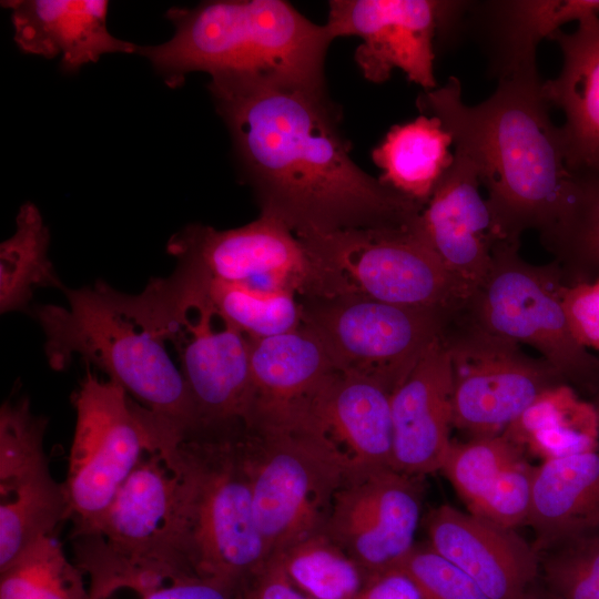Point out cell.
<instances>
[{"mask_svg": "<svg viewBox=\"0 0 599 599\" xmlns=\"http://www.w3.org/2000/svg\"><path fill=\"white\" fill-rule=\"evenodd\" d=\"M207 87L260 214L305 242L417 223L423 205L353 161L327 91L243 73L212 75Z\"/></svg>", "mask_w": 599, "mask_h": 599, "instance_id": "cell-1", "label": "cell"}, {"mask_svg": "<svg viewBox=\"0 0 599 599\" xmlns=\"http://www.w3.org/2000/svg\"><path fill=\"white\" fill-rule=\"evenodd\" d=\"M542 84L537 67L526 68L499 79L484 102L467 105L450 77L416 101L474 160L500 241L517 245L526 231L541 233L561 217L575 185Z\"/></svg>", "mask_w": 599, "mask_h": 599, "instance_id": "cell-2", "label": "cell"}, {"mask_svg": "<svg viewBox=\"0 0 599 599\" xmlns=\"http://www.w3.org/2000/svg\"><path fill=\"white\" fill-rule=\"evenodd\" d=\"M175 33L158 45L138 47L170 88L185 75L244 73L314 91H327L325 59L334 41L284 0H215L170 8Z\"/></svg>", "mask_w": 599, "mask_h": 599, "instance_id": "cell-3", "label": "cell"}, {"mask_svg": "<svg viewBox=\"0 0 599 599\" xmlns=\"http://www.w3.org/2000/svg\"><path fill=\"white\" fill-rule=\"evenodd\" d=\"M63 292L68 306L31 309L44 334L49 365L64 369L74 355L93 364L151 414L163 439L196 428L193 400L165 342L124 309L118 291L97 282Z\"/></svg>", "mask_w": 599, "mask_h": 599, "instance_id": "cell-4", "label": "cell"}, {"mask_svg": "<svg viewBox=\"0 0 599 599\" xmlns=\"http://www.w3.org/2000/svg\"><path fill=\"white\" fill-rule=\"evenodd\" d=\"M241 424L199 426L156 453L175 478L181 544L192 571L235 587L270 558L242 459Z\"/></svg>", "mask_w": 599, "mask_h": 599, "instance_id": "cell-5", "label": "cell"}, {"mask_svg": "<svg viewBox=\"0 0 599 599\" xmlns=\"http://www.w3.org/2000/svg\"><path fill=\"white\" fill-rule=\"evenodd\" d=\"M175 478L148 454L97 525L72 536L78 567L90 577V599L128 588L141 597L175 579L197 576L182 550Z\"/></svg>", "mask_w": 599, "mask_h": 599, "instance_id": "cell-6", "label": "cell"}, {"mask_svg": "<svg viewBox=\"0 0 599 599\" xmlns=\"http://www.w3.org/2000/svg\"><path fill=\"white\" fill-rule=\"evenodd\" d=\"M238 440L270 557L321 532L348 474L328 441L292 416L248 418Z\"/></svg>", "mask_w": 599, "mask_h": 599, "instance_id": "cell-7", "label": "cell"}, {"mask_svg": "<svg viewBox=\"0 0 599 599\" xmlns=\"http://www.w3.org/2000/svg\"><path fill=\"white\" fill-rule=\"evenodd\" d=\"M142 306L148 326L179 354L199 426L243 422L252 402L247 336L225 321L215 325L204 276L185 273L177 286L154 282Z\"/></svg>", "mask_w": 599, "mask_h": 599, "instance_id": "cell-8", "label": "cell"}, {"mask_svg": "<svg viewBox=\"0 0 599 599\" xmlns=\"http://www.w3.org/2000/svg\"><path fill=\"white\" fill-rule=\"evenodd\" d=\"M519 245L500 241L490 270L460 311L479 327L536 349L571 387L592 396L599 386V356L576 337L565 308L557 266L534 265Z\"/></svg>", "mask_w": 599, "mask_h": 599, "instance_id": "cell-9", "label": "cell"}, {"mask_svg": "<svg viewBox=\"0 0 599 599\" xmlns=\"http://www.w3.org/2000/svg\"><path fill=\"white\" fill-rule=\"evenodd\" d=\"M75 429L63 483L72 536L91 530L143 458L153 454L149 412L88 366L73 397Z\"/></svg>", "mask_w": 599, "mask_h": 599, "instance_id": "cell-10", "label": "cell"}, {"mask_svg": "<svg viewBox=\"0 0 599 599\" xmlns=\"http://www.w3.org/2000/svg\"><path fill=\"white\" fill-rule=\"evenodd\" d=\"M167 252L211 277L302 298L354 292L346 277L281 221L262 215L230 230L191 224L172 235Z\"/></svg>", "mask_w": 599, "mask_h": 599, "instance_id": "cell-11", "label": "cell"}, {"mask_svg": "<svg viewBox=\"0 0 599 599\" xmlns=\"http://www.w3.org/2000/svg\"><path fill=\"white\" fill-rule=\"evenodd\" d=\"M300 302L302 324L317 335L339 370L374 377L393 390L455 315L384 303L356 292Z\"/></svg>", "mask_w": 599, "mask_h": 599, "instance_id": "cell-12", "label": "cell"}, {"mask_svg": "<svg viewBox=\"0 0 599 599\" xmlns=\"http://www.w3.org/2000/svg\"><path fill=\"white\" fill-rule=\"evenodd\" d=\"M453 374V427L470 438L502 434L546 392L566 384L541 357L461 312L443 334Z\"/></svg>", "mask_w": 599, "mask_h": 599, "instance_id": "cell-13", "label": "cell"}, {"mask_svg": "<svg viewBox=\"0 0 599 599\" xmlns=\"http://www.w3.org/2000/svg\"><path fill=\"white\" fill-rule=\"evenodd\" d=\"M417 223L351 231L306 243L356 293L384 303L457 314L463 304L454 283Z\"/></svg>", "mask_w": 599, "mask_h": 599, "instance_id": "cell-14", "label": "cell"}, {"mask_svg": "<svg viewBox=\"0 0 599 599\" xmlns=\"http://www.w3.org/2000/svg\"><path fill=\"white\" fill-rule=\"evenodd\" d=\"M422 477L393 468L349 473L322 532L352 558L367 580L392 569L415 546Z\"/></svg>", "mask_w": 599, "mask_h": 599, "instance_id": "cell-15", "label": "cell"}, {"mask_svg": "<svg viewBox=\"0 0 599 599\" xmlns=\"http://www.w3.org/2000/svg\"><path fill=\"white\" fill-rule=\"evenodd\" d=\"M454 1L332 0L327 22L333 39H363L355 61L370 82L383 83L394 69L425 91L435 90L434 38L448 24Z\"/></svg>", "mask_w": 599, "mask_h": 599, "instance_id": "cell-16", "label": "cell"}, {"mask_svg": "<svg viewBox=\"0 0 599 599\" xmlns=\"http://www.w3.org/2000/svg\"><path fill=\"white\" fill-rule=\"evenodd\" d=\"M480 184L474 160L455 148L454 162L417 223L449 274L463 308L487 276L500 242Z\"/></svg>", "mask_w": 599, "mask_h": 599, "instance_id": "cell-17", "label": "cell"}, {"mask_svg": "<svg viewBox=\"0 0 599 599\" xmlns=\"http://www.w3.org/2000/svg\"><path fill=\"white\" fill-rule=\"evenodd\" d=\"M393 392L374 377L337 370L291 415L328 441L348 474L394 469Z\"/></svg>", "mask_w": 599, "mask_h": 599, "instance_id": "cell-18", "label": "cell"}, {"mask_svg": "<svg viewBox=\"0 0 599 599\" xmlns=\"http://www.w3.org/2000/svg\"><path fill=\"white\" fill-rule=\"evenodd\" d=\"M428 546L469 576L490 599H524L540 577V558L515 529L450 505L425 517Z\"/></svg>", "mask_w": 599, "mask_h": 599, "instance_id": "cell-19", "label": "cell"}, {"mask_svg": "<svg viewBox=\"0 0 599 599\" xmlns=\"http://www.w3.org/2000/svg\"><path fill=\"white\" fill-rule=\"evenodd\" d=\"M393 467L416 477L440 470L451 444L453 374L443 336L395 388Z\"/></svg>", "mask_w": 599, "mask_h": 599, "instance_id": "cell-20", "label": "cell"}, {"mask_svg": "<svg viewBox=\"0 0 599 599\" xmlns=\"http://www.w3.org/2000/svg\"><path fill=\"white\" fill-rule=\"evenodd\" d=\"M589 14L599 16V0L459 1L453 32L473 33L490 74L499 80L536 67V49L544 38Z\"/></svg>", "mask_w": 599, "mask_h": 599, "instance_id": "cell-21", "label": "cell"}, {"mask_svg": "<svg viewBox=\"0 0 599 599\" xmlns=\"http://www.w3.org/2000/svg\"><path fill=\"white\" fill-rule=\"evenodd\" d=\"M549 39L560 47L562 67L544 82L542 93L565 114L559 133L567 167L599 173V16H586L573 32L559 30Z\"/></svg>", "mask_w": 599, "mask_h": 599, "instance_id": "cell-22", "label": "cell"}, {"mask_svg": "<svg viewBox=\"0 0 599 599\" xmlns=\"http://www.w3.org/2000/svg\"><path fill=\"white\" fill-rule=\"evenodd\" d=\"M11 10L13 40L24 53L61 57V69L77 72L106 53H136L138 45L106 28L105 0L2 1Z\"/></svg>", "mask_w": 599, "mask_h": 599, "instance_id": "cell-23", "label": "cell"}, {"mask_svg": "<svg viewBox=\"0 0 599 599\" xmlns=\"http://www.w3.org/2000/svg\"><path fill=\"white\" fill-rule=\"evenodd\" d=\"M537 552L599 535V449L548 457L532 469L527 522Z\"/></svg>", "mask_w": 599, "mask_h": 599, "instance_id": "cell-24", "label": "cell"}, {"mask_svg": "<svg viewBox=\"0 0 599 599\" xmlns=\"http://www.w3.org/2000/svg\"><path fill=\"white\" fill-rule=\"evenodd\" d=\"M252 402L244 418L288 414L339 370L308 327L268 337H248Z\"/></svg>", "mask_w": 599, "mask_h": 599, "instance_id": "cell-25", "label": "cell"}, {"mask_svg": "<svg viewBox=\"0 0 599 599\" xmlns=\"http://www.w3.org/2000/svg\"><path fill=\"white\" fill-rule=\"evenodd\" d=\"M453 143L450 133L434 115L422 114L396 124L372 152L383 172L378 180L425 206L454 162L448 150Z\"/></svg>", "mask_w": 599, "mask_h": 599, "instance_id": "cell-26", "label": "cell"}, {"mask_svg": "<svg viewBox=\"0 0 599 599\" xmlns=\"http://www.w3.org/2000/svg\"><path fill=\"white\" fill-rule=\"evenodd\" d=\"M0 571L24 550L69 519L63 484L51 475L49 461L0 481Z\"/></svg>", "mask_w": 599, "mask_h": 599, "instance_id": "cell-27", "label": "cell"}, {"mask_svg": "<svg viewBox=\"0 0 599 599\" xmlns=\"http://www.w3.org/2000/svg\"><path fill=\"white\" fill-rule=\"evenodd\" d=\"M539 236L566 286L599 280V173L575 174L566 211Z\"/></svg>", "mask_w": 599, "mask_h": 599, "instance_id": "cell-28", "label": "cell"}, {"mask_svg": "<svg viewBox=\"0 0 599 599\" xmlns=\"http://www.w3.org/2000/svg\"><path fill=\"white\" fill-rule=\"evenodd\" d=\"M599 416L568 384L546 392L504 433L517 444L527 440L562 456L597 448Z\"/></svg>", "mask_w": 599, "mask_h": 599, "instance_id": "cell-29", "label": "cell"}, {"mask_svg": "<svg viewBox=\"0 0 599 599\" xmlns=\"http://www.w3.org/2000/svg\"><path fill=\"white\" fill-rule=\"evenodd\" d=\"M14 234L0 246L1 313L29 307L38 287H65L48 257L50 234L38 207L27 202L17 215Z\"/></svg>", "mask_w": 599, "mask_h": 599, "instance_id": "cell-30", "label": "cell"}, {"mask_svg": "<svg viewBox=\"0 0 599 599\" xmlns=\"http://www.w3.org/2000/svg\"><path fill=\"white\" fill-rule=\"evenodd\" d=\"M202 271L206 296L215 313L246 336L268 337L302 326L301 302L293 293L229 283Z\"/></svg>", "mask_w": 599, "mask_h": 599, "instance_id": "cell-31", "label": "cell"}, {"mask_svg": "<svg viewBox=\"0 0 599 599\" xmlns=\"http://www.w3.org/2000/svg\"><path fill=\"white\" fill-rule=\"evenodd\" d=\"M273 556L309 599H358L367 581L358 565L322 531Z\"/></svg>", "mask_w": 599, "mask_h": 599, "instance_id": "cell-32", "label": "cell"}, {"mask_svg": "<svg viewBox=\"0 0 599 599\" xmlns=\"http://www.w3.org/2000/svg\"><path fill=\"white\" fill-rule=\"evenodd\" d=\"M83 575L47 536L0 571V599H90Z\"/></svg>", "mask_w": 599, "mask_h": 599, "instance_id": "cell-33", "label": "cell"}, {"mask_svg": "<svg viewBox=\"0 0 599 599\" xmlns=\"http://www.w3.org/2000/svg\"><path fill=\"white\" fill-rule=\"evenodd\" d=\"M522 459L518 444L505 433L451 441L441 471L470 511L500 475Z\"/></svg>", "mask_w": 599, "mask_h": 599, "instance_id": "cell-34", "label": "cell"}, {"mask_svg": "<svg viewBox=\"0 0 599 599\" xmlns=\"http://www.w3.org/2000/svg\"><path fill=\"white\" fill-rule=\"evenodd\" d=\"M542 583L560 599H599V535L554 545L541 552Z\"/></svg>", "mask_w": 599, "mask_h": 599, "instance_id": "cell-35", "label": "cell"}, {"mask_svg": "<svg viewBox=\"0 0 599 599\" xmlns=\"http://www.w3.org/2000/svg\"><path fill=\"white\" fill-rule=\"evenodd\" d=\"M392 569L409 578L422 599H490L469 576L427 542L415 544Z\"/></svg>", "mask_w": 599, "mask_h": 599, "instance_id": "cell-36", "label": "cell"}, {"mask_svg": "<svg viewBox=\"0 0 599 599\" xmlns=\"http://www.w3.org/2000/svg\"><path fill=\"white\" fill-rule=\"evenodd\" d=\"M532 469L524 459L509 466L469 512L509 529L526 524L531 501Z\"/></svg>", "mask_w": 599, "mask_h": 599, "instance_id": "cell-37", "label": "cell"}, {"mask_svg": "<svg viewBox=\"0 0 599 599\" xmlns=\"http://www.w3.org/2000/svg\"><path fill=\"white\" fill-rule=\"evenodd\" d=\"M564 303L576 337L599 352V282L567 286Z\"/></svg>", "mask_w": 599, "mask_h": 599, "instance_id": "cell-38", "label": "cell"}, {"mask_svg": "<svg viewBox=\"0 0 599 599\" xmlns=\"http://www.w3.org/2000/svg\"><path fill=\"white\" fill-rule=\"evenodd\" d=\"M238 599H309L287 577L281 561L271 556L242 581Z\"/></svg>", "mask_w": 599, "mask_h": 599, "instance_id": "cell-39", "label": "cell"}, {"mask_svg": "<svg viewBox=\"0 0 599 599\" xmlns=\"http://www.w3.org/2000/svg\"><path fill=\"white\" fill-rule=\"evenodd\" d=\"M142 599H238V587L202 576H187L163 585Z\"/></svg>", "mask_w": 599, "mask_h": 599, "instance_id": "cell-40", "label": "cell"}, {"mask_svg": "<svg viewBox=\"0 0 599 599\" xmlns=\"http://www.w3.org/2000/svg\"><path fill=\"white\" fill-rule=\"evenodd\" d=\"M358 599H422L413 581L390 569L368 579Z\"/></svg>", "mask_w": 599, "mask_h": 599, "instance_id": "cell-41", "label": "cell"}, {"mask_svg": "<svg viewBox=\"0 0 599 599\" xmlns=\"http://www.w3.org/2000/svg\"><path fill=\"white\" fill-rule=\"evenodd\" d=\"M524 599H560L539 579L530 587Z\"/></svg>", "mask_w": 599, "mask_h": 599, "instance_id": "cell-42", "label": "cell"}, {"mask_svg": "<svg viewBox=\"0 0 599 599\" xmlns=\"http://www.w3.org/2000/svg\"><path fill=\"white\" fill-rule=\"evenodd\" d=\"M591 397H592V403L591 404L596 408L597 414L599 416V386H598L597 390L595 392V394Z\"/></svg>", "mask_w": 599, "mask_h": 599, "instance_id": "cell-43", "label": "cell"}, {"mask_svg": "<svg viewBox=\"0 0 599 599\" xmlns=\"http://www.w3.org/2000/svg\"><path fill=\"white\" fill-rule=\"evenodd\" d=\"M599 282V280H597Z\"/></svg>", "mask_w": 599, "mask_h": 599, "instance_id": "cell-44", "label": "cell"}]
</instances>
